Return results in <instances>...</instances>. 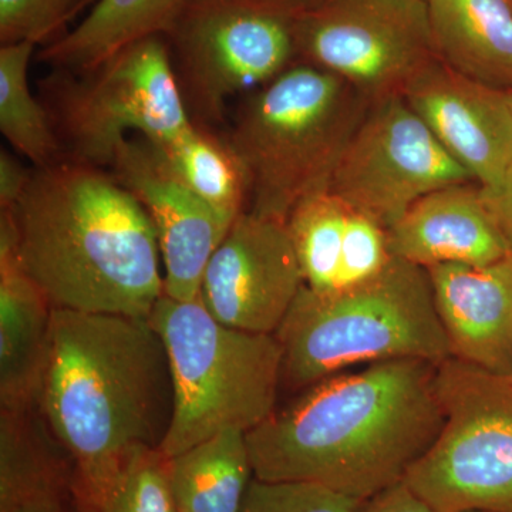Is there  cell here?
<instances>
[{"instance_id": "cell-1", "label": "cell", "mask_w": 512, "mask_h": 512, "mask_svg": "<svg viewBox=\"0 0 512 512\" xmlns=\"http://www.w3.org/2000/svg\"><path fill=\"white\" fill-rule=\"evenodd\" d=\"M437 366L383 360L306 387L247 433L254 478L318 484L360 501L400 483L443 429Z\"/></svg>"}, {"instance_id": "cell-2", "label": "cell", "mask_w": 512, "mask_h": 512, "mask_svg": "<svg viewBox=\"0 0 512 512\" xmlns=\"http://www.w3.org/2000/svg\"><path fill=\"white\" fill-rule=\"evenodd\" d=\"M12 212L20 264L53 309L150 318L164 296L157 231L109 170L33 168Z\"/></svg>"}, {"instance_id": "cell-3", "label": "cell", "mask_w": 512, "mask_h": 512, "mask_svg": "<svg viewBox=\"0 0 512 512\" xmlns=\"http://www.w3.org/2000/svg\"><path fill=\"white\" fill-rule=\"evenodd\" d=\"M36 399L92 494L140 447L160 448L173 380L150 318L53 309Z\"/></svg>"}, {"instance_id": "cell-4", "label": "cell", "mask_w": 512, "mask_h": 512, "mask_svg": "<svg viewBox=\"0 0 512 512\" xmlns=\"http://www.w3.org/2000/svg\"><path fill=\"white\" fill-rule=\"evenodd\" d=\"M370 101L328 70L295 63L239 104L227 134L248 184V212L285 222L328 191Z\"/></svg>"}, {"instance_id": "cell-5", "label": "cell", "mask_w": 512, "mask_h": 512, "mask_svg": "<svg viewBox=\"0 0 512 512\" xmlns=\"http://www.w3.org/2000/svg\"><path fill=\"white\" fill-rule=\"evenodd\" d=\"M282 383L306 389L355 365L450 359L429 274L392 256L382 272L348 288L316 292L303 285L275 332Z\"/></svg>"}, {"instance_id": "cell-6", "label": "cell", "mask_w": 512, "mask_h": 512, "mask_svg": "<svg viewBox=\"0 0 512 512\" xmlns=\"http://www.w3.org/2000/svg\"><path fill=\"white\" fill-rule=\"evenodd\" d=\"M173 380V417L160 450L173 458L222 431L244 433L276 410L282 348L275 335L229 328L202 305L163 296L150 315Z\"/></svg>"}, {"instance_id": "cell-7", "label": "cell", "mask_w": 512, "mask_h": 512, "mask_svg": "<svg viewBox=\"0 0 512 512\" xmlns=\"http://www.w3.org/2000/svg\"><path fill=\"white\" fill-rule=\"evenodd\" d=\"M63 161L109 170L130 136L171 143L191 126L163 35L144 37L87 72L39 83Z\"/></svg>"}, {"instance_id": "cell-8", "label": "cell", "mask_w": 512, "mask_h": 512, "mask_svg": "<svg viewBox=\"0 0 512 512\" xmlns=\"http://www.w3.org/2000/svg\"><path fill=\"white\" fill-rule=\"evenodd\" d=\"M298 16L261 0H184L163 37L192 123H224L228 100L298 63Z\"/></svg>"}, {"instance_id": "cell-9", "label": "cell", "mask_w": 512, "mask_h": 512, "mask_svg": "<svg viewBox=\"0 0 512 512\" xmlns=\"http://www.w3.org/2000/svg\"><path fill=\"white\" fill-rule=\"evenodd\" d=\"M444 424L404 483L433 512H512V382L450 357L437 366Z\"/></svg>"}, {"instance_id": "cell-10", "label": "cell", "mask_w": 512, "mask_h": 512, "mask_svg": "<svg viewBox=\"0 0 512 512\" xmlns=\"http://www.w3.org/2000/svg\"><path fill=\"white\" fill-rule=\"evenodd\" d=\"M298 62L370 101L402 94L437 59L427 0H320L295 20Z\"/></svg>"}, {"instance_id": "cell-11", "label": "cell", "mask_w": 512, "mask_h": 512, "mask_svg": "<svg viewBox=\"0 0 512 512\" xmlns=\"http://www.w3.org/2000/svg\"><path fill=\"white\" fill-rule=\"evenodd\" d=\"M474 183L402 94L373 100L343 151L329 191L384 229L414 202L448 185Z\"/></svg>"}, {"instance_id": "cell-12", "label": "cell", "mask_w": 512, "mask_h": 512, "mask_svg": "<svg viewBox=\"0 0 512 512\" xmlns=\"http://www.w3.org/2000/svg\"><path fill=\"white\" fill-rule=\"evenodd\" d=\"M303 285L285 222L245 211L208 262L198 298L222 325L275 335Z\"/></svg>"}, {"instance_id": "cell-13", "label": "cell", "mask_w": 512, "mask_h": 512, "mask_svg": "<svg viewBox=\"0 0 512 512\" xmlns=\"http://www.w3.org/2000/svg\"><path fill=\"white\" fill-rule=\"evenodd\" d=\"M109 171L143 205L156 227L164 295L180 302L198 299L208 262L234 222L202 201L163 150L147 138H128Z\"/></svg>"}, {"instance_id": "cell-14", "label": "cell", "mask_w": 512, "mask_h": 512, "mask_svg": "<svg viewBox=\"0 0 512 512\" xmlns=\"http://www.w3.org/2000/svg\"><path fill=\"white\" fill-rule=\"evenodd\" d=\"M444 150L483 190L497 187L512 164V109L507 92L427 64L402 92Z\"/></svg>"}, {"instance_id": "cell-15", "label": "cell", "mask_w": 512, "mask_h": 512, "mask_svg": "<svg viewBox=\"0 0 512 512\" xmlns=\"http://www.w3.org/2000/svg\"><path fill=\"white\" fill-rule=\"evenodd\" d=\"M451 357L512 376V254L493 264L426 269Z\"/></svg>"}, {"instance_id": "cell-16", "label": "cell", "mask_w": 512, "mask_h": 512, "mask_svg": "<svg viewBox=\"0 0 512 512\" xmlns=\"http://www.w3.org/2000/svg\"><path fill=\"white\" fill-rule=\"evenodd\" d=\"M386 234L392 256L424 269L483 266L511 254L476 183L448 185L424 195Z\"/></svg>"}, {"instance_id": "cell-17", "label": "cell", "mask_w": 512, "mask_h": 512, "mask_svg": "<svg viewBox=\"0 0 512 512\" xmlns=\"http://www.w3.org/2000/svg\"><path fill=\"white\" fill-rule=\"evenodd\" d=\"M53 308L25 271L10 211H0V397L23 412L36 399Z\"/></svg>"}, {"instance_id": "cell-18", "label": "cell", "mask_w": 512, "mask_h": 512, "mask_svg": "<svg viewBox=\"0 0 512 512\" xmlns=\"http://www.w3.org/2000/svg\"><path fill=\"white\" fill-rule=\"evenodd\" d=\"M437 59L485 86L512 90L510 0H427Z\"/></svg>"}, {"instance_id": "cell-19", "label": "cell", "mask_w": 512, "mask_h": 512, "mask_svg": "<svg viewBox=\"0 0 512 512\" xmlns=\"http://www.w3.org/2000/svg\"><path fill=\"white\" fill-rule=\"evenodd\" d=\"M184 0H97L76 28L43 46L52 70L80 73L144 37L163 35Z\"/></svg>"}, {"instance_id": "cell-20", "label": "cell", "mask_w": 512, "mask_h": 512, "mask_svg": "<svg viewBox=\"0 0 512 512\" xmlns=\"http://www.w3.org/2000/svg\"><path fill=\"white\" fill-rule=\"evenodd\" d=\"M178 512H241L254 478L247 433L227 430L168 458Z\"/></svg>"}, {"instance_id": "cell-21", "label": "cell", "mask_w": 512, "mask_h": 512, "mask_svg": "<svg viewBox=\"0 0 512 512\" xmlns=\"http://www.w3.org/2000/svg\"><path fill=\"white\" fill-rule=\"evenodd\" d=\"M36 47L32 42L0 46V131L33 168H45L63 157L45 104L29 86Z\"/></svg>"}, {"instance_id": "cell-22", "label": "cell", "mask_w": 512, "mask_h": 512, "mask_svg": "<svg viewBox=\"0 0 512 512\" xmlns=\"http://www.w3.org/2000/svg\"><path fill=\"white\" fill-rule=\"evenodd\" d=\"M158 147L202 201L229 222L248 210V184L224 136L192 123L180 137Z\"/></svg>"}, {"instance_id": "cell-23", "label": "cell", "mask_w": 512, "mask_h": 512, "mask_svg": "<svg viewBox=\"0 0 512 512\" xmlns=\"http://www.w3.org/2000/svg\"><path fill=\"white\" fill-rule=\"evenodd\" d=\"M348 214L349 205L328 190L299 202L286 221L305 285L313 291L338 285Z\"/></svg>"}, {"instance_id": "cell-24", "label": "cell", "mask_w": 512, "mask_h": 512, "mask_svg": "<svg viewBox=\"0 0 512 512\" xmlns=\"http://www.w3.org/2000/svg\"><path fill=\"white\" fill-rule=\"evenodd\" d=\"M76 495L87 512H178L160 448H136L94 493Z\"/></svg>"}, {"instance_id": "cell-25", "label": "cell", "mask_w": 512, "mask_h": 512, "mask_svg": "<svg viewBox=\"0 0 512 512\" xmlns=\"http://www.w3.org/2000/svg\"><path fill=\"white\" fill-rule=\"evenodd\" d=\"M20 413L2 410L0 511L15 507L33 495L67 490L74 485L66 480L62 467L25 434Z\"/></svg>"}, {"instance_id": "cell-26", "label": "cell", "mask_w": 512, "mask_h": 512, "mask_svg": "<svg viewBox=\"0 0 512 512\" xmlns=\"http://www.w3.org/2000/svg\"><path fill=\"white\" fill-rule=\"evenodd\" d=\"M362 503L318 484L252 478L241 512H355Z\"/></svg>"}, {"instance_id": "cell-27", "label": "cell", "mask_w": 512, "mask_h": 512, "mask_svg": "<svg viewBox=\"0 0 512 512\" xmlns=\"http://www.w3.org/2000/svg\"><path fill=\"white\" fill-rule=\"evenodd\" d=\"M82 0H0V43L49 45Z\"/></svg>"}, {"instance_id": "cell-28", "label": "cell", "mask_w": 512, "mask_h": 512, "mask_svg": "<svg viewBox=\"0 0 512 512\" xmlns=\"http://www.w3.org/2000/svg\"><path fill=\"white\" fill-rule=\"evenodd\" d=\"M390 259L386 229L349 207L336 289L369 281L383 271Z\"/></svg>"}, {"instance_id": "cell-29", "label": "cell", "mask_w": 512, "mask_h": 512, "mask_svg": "<svg viewBox=\"0 0 512 512\" xmlns=\"http://www.w3.org/2000/svg\"><path fill=\"white\" fill-rule=\"evenodd\" d=\"M33 168L26 167L10 151L0 150V211L13 210L28 190Z\"/></svg>"}, {"instance_id": "cell-30", "label": "cell", "mask_w": 512, "mask_h": 512, "mask_svg": "<svg viewBox=\"0 0 512 512\" xmlns=\"http://www.w3.org/2000/svg\"><path fill=\"white\" fill-rule=\"evenodd\" d=\"M355 512H433L404 481L363 501Z\"/></svg>"}, {"instance_id": "cell-31", "label": "cell", "mask_w": 512, "mask_h": 512, "mask_svg": "<svg viewBox=\"0 0 512 512\" xmlns=\"http://www.w3.org/2000/svg\"><path fill=\"white\" fill-rule=\"evenodd\" d=\"M481 195L512 254V164L501 183L491 190L481 188Z\"/></svg>"}, {"instance_id": "cell-32", "label": "cell", "mask_w": 512, "mask_h": 512, "mask_svg": "<svg viewBox=\"0 0 512 512\" xmlns=\"http://www.w3.org/2000/svg\"><path fill=\"white\" fill-rule=\"evenodd\" d=\"M72 491L73 488H67V490L47 491V493L33 495L15 507L0 512H87L77 495L76 505L74 507L69 505L67 494Z\"/></svg>"}, {"instance_id": "cell-33", "label": "cell", "mask_w": 512, "mask_h": 512, "mask_svg": "<svg viewBox=\"0 0 512 512\" xmlns=\"http://www.w3.org/2000/svg\"><path fill=\"white\" fill-rule=\"evenodd\" d=\"M261 2L299 16L301 13L306 12V10L311 9L312 6H315L320 0H261Z\"/></svg>"}, {"instance_id": "cell-34", "label": "cell", "mask_w": 512, "mask_h": 512, "mask_svg": "<svg viewBox=\"0 0 512 512\" xmlns=\"http://www.w3.org/2000/svg\"><path fill=\"white\" fill-rule=\"evenodd\" d=\"M508 100H510L511 109H512V90L510 92H507Z\"/></svg>"}, {"instance_id": "cell-35", "label": "cell", "mask_w": 512, "mask_h": 512, "mask_svg": "<svg viewBox=\"0 0 512 512\" xmlns=\"http://www.w3.org/2000/svg\"><path fill=\"white\" fill-rule=\"evenodd\" d=\"M460 512H487V511L470 510V511H460Z\"/></svg>"}, {"instance_id": "cell-36", "label": "cell", "mask_w": 512, "mask_h": 512, "mask_svg": "<svg viewBox=\"0 0 512 512\" xmlns=\"http://www.w3.org/2000/svg\"><path fill=\"white\" fill-rule=\"evenodd\" d=\"M510 379H511V382H512V376L510 377Z\"/></svg>"}, {"instance_id": "cell-37", "label": "cell", "mask_w": 512, "mask_h": 512, "mask_svg": "<svg viewBox=\"0 0 512 512\" xmlns=\"http://www.w3.org/2000/svg\"><path fill=\"white\" fill-rule=\"evenodd\" d=\"M510 2H511V5H512V0H510Z\"/></svg>"}]
</instances>
